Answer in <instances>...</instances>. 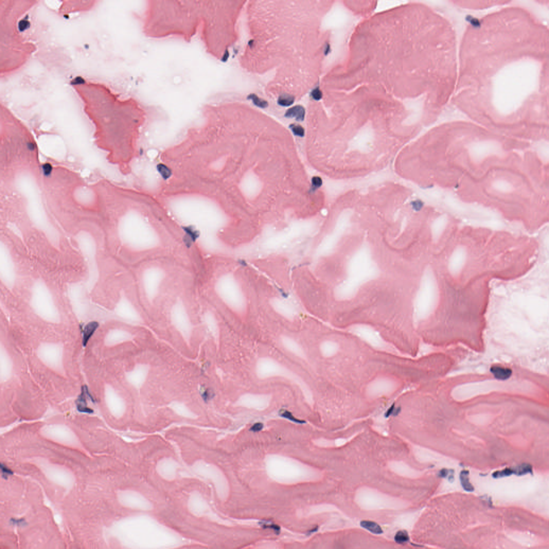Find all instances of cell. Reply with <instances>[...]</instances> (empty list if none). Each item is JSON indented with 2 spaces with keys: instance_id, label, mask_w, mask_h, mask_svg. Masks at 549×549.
Returning a JSON list of instances; mask_svg holds the SVG:
<instances>
[{
  "instance_id": "cell-1",
  "label": "cell",
  "mask_w": 549,
  "mask_h": 549,
  "mask_svg": "<svg viewBox=\"0 0 549 549\" xmlns=\"http://www.w3.org/2000/svg\"><path fill=\"white\" fill-rule=\"evenodd\" d=\"M452 101L472 115L541 116L549 105V31L508 7L468 25Z\"/></svg>"
},
{
  "instance_id": "cell-2",
  "label": "cell",
  "mask_w": 549,
  "mask_h": 549,
  "mask_svg": "<svg viewBox=\"0 0 549 549\" xmlns=\"http://www.w3.org/2000/svg\"><path fill=\"white\" fill-rule=\"evenodd\" d=\"M10 336L50 409L55 413H68L85 403L87 393L82 368L85 346L82 335Z\"/></svg>"
},
{
  "instance_id": "cell-3",
  "label": "cell",
  "mask_w": 549,
  "mask_h": 549,
  "mask_svg": "<svg viewBox=\"0 0 549 549\" xmlns=\"http://www.w3.org/2000/svg\"><path fill=\"white\" fill-rule=\"evenodd\" d=\"M145 3L142 30L148 37L177 36L189 41L199 34L208 53L224 56L228 37L226 2L148 0Z\"/></svg>"
},
{
  "instance_id": "cell-4",
  "label": "cell",
  "mask_w": 549,
  "mask_h": 549,
  "mask_svg": "<svg viewBox=\"0 0 549 549\" xmlns=\"http://www.w3.org/2000/svg\"><path fill=\"white\" fill-rule=\"evenodd\" d=\"M50 409L22 354L10 334L0 338V419L6 424L36 420Z\"/></svg>"
},
{
  "instance_id": "cell-5",
  "label": "cell",
  "mask_w": 549,
  "mask_h": 549,
  "mask_svg": "<svg viewBox=\"0 0 549 549\" xmlns=\"http://www.w3.org/2000/svg\"><path fill=\"white\" fill-rule=\"evenodd\" d=\"M174 260L151 259L138 263L133 272L137 297L145 312H162L170 292L183 277Z\"/></svg>"
},
{
  "instance_id": "cell-6",
  "label": "cell",
  "mask_w": 549,
  "mask_h": 549,
  "mask_svg": "<svg viewBox=\"0 0 549 549\" xmlns=\"http://www.w3.org/2000/svg\"><path fill=\"white\" fill-rule=\"evenodd\" d=\"M346 279L337 285L335 298L345 301L353 298L363 285L377 279L380 269L373 260L371 249L364 242L351 256L346 266Z\"/></svg>"
},
{
  "instance_id": "cell-7",
  "label": "cell",
  "mask_w": 549,
  "mask_h": 549,
  "mask_svg": "<svg viewBox=\"0 0 549 549\" xmlns=\"http://www.w3.org/2000/svg\"><path fill=\"white\" fill-rule=\"evenodd\" d=\"M439 300L438 282L430 267L424 270L414 298L413 319L415 324L426 320L436 311Z\"/></svg>"
},
{
  "instance_id": "cell-8",
  "label": "cell",
  "mask_w": 549,
  "mask_h": 549,
  "mask_svg": "<svg viewBox=\"0 0 549 549\" xmlns=\"http://www.w3.org/2000/svg\"><path fill=\"white\" fill-rule=\"evenodd\" d=\"M30 304L34 313L45 323L52 325L61 323L60 314L52 293L46 284L41 280L36 281L32 285Z\"/></svg>"
},
{
  "instance_id": "cell-9",
  "label": "cell",
  "mask_w": 549,
  "mask_h": 549,
  "mask_svg": "<svg viewBox=\"0 0 549 549\" xmlns=\"http://www.w3.org/2000/svg\"><path fill=\"white\" fill-rule=\"evenodd\" d=\"M335 204L340 209L339 214L333 231L321 241L318 247L316 254L319 258L333 253L341 239L351 227L350 213L346 205L339 197Z\"/></svg>"
},
{
  "instance_id": "cell-10",
  "label": "cell",
  "mask_w": 549,
  "mask_h": 549,
  "mask_svg": "<svg viewBox=\"0 0 549 549\" xmlns=\"http://www.w3.org/2000/svg\"><path fill=\"white\" fill-rule=\"evenodd\" d=\"M256 373L258 377L262 379L276 376L288 379L300 387L307 403L313 405V397L308 386L301 378L273 359L268 357L259 359L256 366Z\"/></svg>"
},
{
  "instance_id": "cell-11",
  "label": "cell",
  "mask_w": 549,
  "mask_h": 549,
  "mask_svg": "<svg viewBox=\"0 0 549 549\" xmlns=\"http://www.w3.org/2000/svg\"><path fill=\"white\" fill-rule=\"evenodd\" d=\"M216 294L232 310L242 312L245 307V299L236 278L231 274H225L216 281Z\"/></svg>"
},
{
  "instance_id": "cell-12",
  "label": "cell",
  "mask_w": 549,
  "mask_h": 549,
  "mask_svg": "<svg viewBox=\"0 0 549 549\" xmlns=\"http://www.w3.org/2000/svg\"><path fill=\"white\" fill-rule=\"evenodd\" d=\"M76 239L88 270V278L85 285L87 291L90 292L94 288L99 279L96 241L89 233L85 231L79 232Z\"/></svg>"
},
{
  "instance_id": "cell-13",
  "label": "cell",
  "mask_w": 549,
  "mask_h": 549,
  "mask_svg": "<svg viewBox=\"0 0 549 549\" xmlns=\"http://www.w3.org/2000/svg\"><path fill=\"white\" fill-rule=\"evenodd\" d=\"M87 291L85 285L80 283H73L69 285L68 295L73 312L79 320H84L89 310Z\"/></svg>"
},
{
  "instance_id": "cell-14",
  "label": "cell",
  "mask_w": 549,
  "mask_h": 549,
  "mask_svg": "<svg viewBox=\"0 0 549 549\" xmlns=\"http://www.w3.org/2000/svg\"><path fill=\"white\" fill-rule=\"evenodd\" d=\"M0 278L4 286L12 289L16 281V272L9 248L1 241L0 244Z\"/></svg>"
},
{
  "instance_id": "cell-15",
  "label": "cell",
  "mask_w": 549,
  "mask_h": 549,
  "mask_svg": "<svg viewBox=\"0 0 549 549\" xmlns=\"http://www.w3.org/2000/svg\"><path fill=\"white\" fill-rule=\"evenodd\" d=\"M468 258V253L466 247L460 245L456 247L451 253L448 260V270L454 277H459L463 272Z\"/></svg>"
},
{
  "instance_id": "cell-16",
  "label": "cell",
  "mask_w": 549,
  "mask_h": 549,
  "mask_svg": "<svg viewBox=\"0 0 549 549\" xmlns=\"http://www.w3.org/2000/svg\"><path fill=\"white\" fill-rule=\"evenodd\" d=\"M270 401L271 397L269 395L247 393L239 398L236 405L262 411L269 406Z\"/></svg>"
},
{
  "instance_id": "cell-17",
  "label": "cell",
  "mask_w": 549,
  "mask_h": 549,
  "mask_svg": "<svg viewBox=\"0 0 549 549\" xmlns=\"http://www.w3.org/2000/svg\"><path fill=\"white\" fill-rule=\"evenodd\" d=\"M148 366L140 364L130 371L124 373V378L127 382L132 386L140 389L145 381L148 375Z\"/></svg>"
},
{
  "instance_id": "cell-18",
  "label": "cell",
  "mask_w": 549,
  "mask_h": 549,
  "mask_svg": "<svg viewBox=\"0 0 549 549\" xmlns=\"http://www.w3.org/2000/svg\"><path fill=\"white\" fill-rule=\"evenodd\" d=\"M271 305L277 313L288 320L294 319L297 315L296 307L288 300L275 298L271 301Z\"/></svg>"
},
{
  "instance_id": "cell-19",
  "label": "cell",
  "mask_w": 549,
  "mask_h": 549,
  "mask_svg": "<svg viewBox=\"0 0 549 549\" xmlns=\"http://www.w3.org/2000/svg\"><path fill=\"white\" fill-rule=\"evenodd\" d=\"M351 331L365 340L373 343V345H378L381 341L377 333L368 326L364 325L355 326L351 329Z\"/></svg>"
},
{
  "instance_id": "cell-20",
  "label": "cell",
  "mask_w": 549,
  "mask_h": 549,
  "mask_svg": "<svg viewBox=\"0 0 549 549\" xmlns=\"http://www.w3.org/2000/svg\"><path fill=\"white\" fill-rule=\"evenodd\" d=\"M448 219L444 216H439L435 218L431 224V234L432 239L436 243L440 239L446 229Z\"/></svg>"
},
{
  "instance_id": "cell-21",
  "label": "cell",
  "mask_w": 549,
  "mask_h": 549,
  "mask_svg": "<svg viewBox=\"0 0 549 549\" xmlns=\"http://www.w3.org/2000/svg\"><path fill=\"white\" fill-rule=\"evenodd\" d=\"M281 342L283 347L293 354L302 359L306 358V354L303 348L294 340L288 336H282Z\"/></svg>"
},
{
  "instance_id": "cell-22",
  "label": "cell",
  "mask_w": 549,
  "mask_h": 549,
  "mask_svg": "<svg viewBox=\"0 0 549 549\" xmlns=\"http://www.w3.org/2000/svg\"><path fill=\"white\" fill-rule=\"evenodd\" d=\"M170 407L175 414L186 418L194 419L196 416L184 404L180 402H172L170 405Z\"/></svg>"
},
{
  "instance_id": "cell-23",
  "label": "cell",
  "mask_w": 549,
  "mask_h": 549,
  "mask_svg": "<svg viewBox=\"0 0 549 549\" xmlns=\"http://www.w3.org/2000/svg\"><path fill=\"white\" fill-rule=\"evenodd\" d=\"M204 320L209 331L217 339L218 336V327L214 315L210 312L204 313Z\"/></svg>"
},
{
  "instance_id": "cell-24",
  "label": "cell",
  "mask_w": 549,
  "mask_h": 549,
  "mask_svg": "<svg viewBox=\"0 0 549 549\" xmlns=\"http://www.w3.org/2000/svg\"><path fill=\"white\" fill-rule=\"evenodd\" d=\"M490 370L496 378L502 380L509 379L512 373L510 369L501 366H494Z\"/></svg>"
},
{
  "instance_id": "cell-25",
  "label": "cell",
  "mask_w": 549,
  "mask_h": 549,
  "mask_svg": "<svg viewBox=\"0 0 549 549\" xmlns=\"http://www.w3.org/2000/svg\"><path fill=\"white\" fill-rule=\"evenodd\" d=\"M338 347L336 344L332 341H325L321 344L320 350L322 354L325 357H331L335 354Z\"/></svg>"
},
{
  "instance_id": "cell-26",
  "label": "cell",
  "mask_w": 549,
  "mask_h": 549,
  "mask_svg": "<svg viewBox=\"0 0 549 549\" xmlns=\"http://www.w3.org/2000/svg\"><path fill=\"white\" fill-rule=\"evenodd\" d=\"M285 116L288 118H295L297 121H303L305 117V109L301 106H296L289 109Z\"/></svg>"
},
{
  "instance_id": "cell-27",
  "label": "cell",
  "mask_w": 549,
  "mask_h": 549,
  "mask_svg": "<svg viewBox=\"0 0 549 549\" xmlns=\"http://www.w3.org/2000/svg\"><path fill=\"white\" fill-rule=\"evenodd\" d=\"M460 480L461 485H462L466 491L468 492H472L474 491V488L470 482L469 472L467 471H463L461 472L460 474Z\"/></svg>"
},
{
  "instance_id": "cell-28",
  "label": "cell",
  "mask_w": 549,
  "mask_h": 549,
  "mask_svg": "<svg viewBox=\"0 0 549 549\" xmlns=\"http://www.w3.org/2000/svg\"><path fill=\"white\" fill-rule=\"evenodd\" d=\"M361 526L373 533L380 534L383 533L381 527L374 522L364 521L361 523Z\"/></svg>"
},
{
  "instance_id": "cell-29",
  "label": "cell",
  "mask_w": 549,
  "mask_h": 549,
  "mask_svg": "<svg viewBox=\"0 0 549 549\" xmlns=\"http://www.w3.org/2000/svg\"><path fill=\"white\" fill-rule=\"evenodd\" d=\"M514 474L522 476L528 473H532V467L530 465L523 464L518 466L514 470Z\"/></svg>"
},
{
  "instance_id": "cell-30",
  "label": "cell",
  "mask_w": 549,
  "mask_h": 549,
  "mask_svg": "<svg viewBox=\"0 0 549 549\" xmlns=\"http://www.w3.org/2000/svg\"><path fill=\"white\" fill-rule=\"evenodd\" d=\"M294 99L291 96L288 94L282 95L279 100V104L282 106H288L291 105L294 102Z\"/></svg>"
},
{
  "instance_id": "cell-31",
  "label": "cell",
  "mask_w": 549,
  "mask_h": 549,
  "mask_svg": "<svg viewBox=\"0 0 549 549\" xmlns=\"http://www.w3.org/2000/svg\"><path fill=\"white\" fill-rule=\"evenodd\" d=\"M408 534L406 531H399L395 536V540L399 544L406 543L409 540Z\"/></svg>"
},
{
  "instance_id": "cell-32",
  "label": "cell",
  "mask_w": 549,
  "mask_h": 549,
  "mask_svg": "<svg viewBox=\"0 0 549 549\" xmlns=\"http://www.w3.org/2000/svg\"><path fill=\"white\" fill-rule=\"evenodd\" d=\"M514 474V470L511 469V468H507L502 471L496 472L493 474V477L495 478H500L505 477H509V476Z\"/></svg>"
},
{
  "instance_id": "cell-33",
  "label": "cell",
  "mask_w": 549,
  "mask_h": 549,
  "mask_svg": "<svg viewBox=\"0 0 549 549\" xmlns=\"http://www.w3.org/2000/svg\"><path fill=\"white\" fill-rule=\"evenodd\" d=\"M291 128L295 135L300 137L304 136L305 130L301 126L298 125V124H292Z\"/></svg>"
},
{
  "instance_id": "cell-34",
  "label": "cell",
  "mask_w": 549,
  "mask_h": 549,
  "mask_svg": "<svg viewBox=\"0 0 549 549\" xmlns=\"http://www.w3.org/2000/svg\"><path fill=\"white\" fill-rule=\"evenodd\" d=\"M250 98L253 100L254 104L260 107H266L267 106V103L266 101L261 99L254 94L251 95Z\"/></svg>"
},
{
  "instance_id": "cell-35",
  "label": "cell",
  "mask_w": 549,
  "mask_h": 549,
  "mask_svg": "<svg viewBox=\"0 0 549 549\" xmlns=\"http://www.w3.org/2000/svg\"><path fill=\"white\" fill-rule=\"evenodd\" d=\"M312 188L317 190L323 185V180L319 177H314L312 179Z\"/></svg>"
},
{
  "instance_id": "cell-36",
  "label": "cell",
  "mask_w": 549,
  "mask_h": 549,
  "mask_svg": "<svg viewBox=\"0 0 549 549\" xmlns=\"http://www.w3.org/2000/svg\"><path fill=\"white\" fill-rule=\"evenodd\" d=\"M313 96L315 99H319L321 97V92L318 89L315 90L313 93Z\"/></svg>"
},
{
  "instance_id": "cell-37",
  "label": "cell",
  "mask_w": 549,
  "mask_h": 549,
  "mask_svg": "<svg viewBox=\"0 0 549 549\" xmlns=\"http://www.w3.org/2000/svg\"><path fill=\"white\" fill-rule=\"evenodd\" d=\"M2 466L3 465H1L2 473L4 474V475L5 474H7V475H9L11 473V472L9 469H8V468L5 467L4 466L3 467Z\"/></svg>"
},
{
  "instance_id": "cell-38",
  "label": "cell",
  "mask_w": 549,
  "mask_h": 549,
  "mask_svg": "<svg viewBox=\"0 0 549 549\" xmlns=\"http://www.w3.org/2000/svg\"><path fill=\"white\" fill-rule=\"evenodd\" d=\"M448 473H449V472H448V470H443L442 471H441L440 473H439V477H440L445 478V477H447V475H448Z\"/></svg>"
},
{
  "instance_id": "cell-39",
  "label": "cell",
  "mask_w": 549,
  "mask_h": 549,
  "mask_svg": "<svg viewBox=\"0 0 549 549\" xmlns=\"http://www.w3.org/2000/svg\"><path fill=\"white\" fill-rule=\"evenodd\" d=\"M262 428V426H261V424H257V425L252 428V430L254 431H259Z\"/></svg>"
}]
</instances>
